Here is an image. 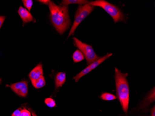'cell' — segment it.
Returning <instances> with one entry per match:
<instances>
[{"label": "cell", "instance_id": "2", "mask_svg": "<svg viewBox=\"0 0 155 116\" xmlns=\"http://www.w3.org/2000/svg\"><path fill=\"white\" fill-rule=\"evenodd\" d=\"M128 75V73L124 74L117 68H115L116 97L126 116H127L130 99L129 86L127 79Z\"/></svg>", "mask_w": 155, "mask_h": 116}, {"label": "cell", "instance_id": "13", "mask_svg": "<svg viewBox=\"0 0 155 116\" xmlns=\"http://www.w3.org/2000/svg\"><path fill=\"white\" fill-rule=\"evenodd\" d=\"M32 85L36 89H40L42 88L46 85L45 78L43 76L40 77L38 79L31 81Z\"/></svg>", "mask_w": 155, "mask_h": 116}, {"label": "cell", "instance_id": "22", "mask_svg": "<svg viewBox=\"0 0 155 116\" xmlns=\"http://www.w3.org/2000/svg\"><path fill=\"white\" fill-rule=\"evenodd\" d=\"M150 116H155V106H153V108L151 109L150 110Z\"/></svg>", "mask_w": 155, "mask_h": 116}, {"label": "cell", "instance_id": "11", "mask_svg": "<svg viewBox=\"0 0 155 116\" xmlns=\"http://www.w3.org/2000/svg\"><path fill=\"white\" fill-rule=\"evenodd\" d=\"M155 100V88H153V90L150 91L148 95L147 96L146 98H144L141 104L139 106L140 109H144L148 106H149V104L153 101Z\"/></svg>", "mask_w": 155, "mask_h": 116}, {"label": "cell", "instance_id": "8", "mask_svg": "<svg viewBox=\"0 0 155 116\" xmlns=\"http://www.w3.org/2000/svg\"><path fill=\"white\" fill-rule=\"evenodd\" d=\"M18 13L23 22V25L28 22H36L30 12L21 6H20L18 9Z\"/></svg>", "mask_w": 155, "mask_h": 116}, {"label": "cell", "instance_id": "21", "mask_svg": "<svg viewBox=\"0 0 155 116\" xmlns=\"http://www.w3.org/2000/svg\"><path fill=\"white\" fill-rule=\"evenodd\" d=\"M51 1H48V0H45V1H43V0H41V1H38L39 2H41V3H43L44 4H46V5H48L49 3H50Z\"/></svg>", "mask_w": 155, "mask_h": 116}, {"label": "cell", "instance_id": "6", "mask_svg": "<svg viewBox=\"0 0 155 116\" xmlns=\"http://www.w3.org/2000/svg\"><path fill=\"white\" fill-rule=\"evenodd\" d=\"M112 54L111 53H107L105 55L100 58V59L91 63L90 64L88 65L85 68L82 70L80 73L77 74L73 78V79H74L76 82H78L79 81L80 78H81L84 76L86 75L87 74L89 73L91 71L94 69L102 63L104 61L109 58L111 56H112Z\"/></svg>", "mask_w": 155, "mask_h": 116}, {"label": "cell", "instance_id": "12", "mask_svg": "<svg viewBox=\"0 0 155 116\" xmlns=\"http://www.w3.org/2000/svg\"><path fill=\"white\" fill-rule=\"evenodd\" d=\"M89 2V1L85 0H64L60 3V6H68V5L71 4H78L79 5H84L87 4Z\"/></svg>", "mask_w": 155, "mask_h": 116}, {"label": "cell", "instance_id": "1", "mask_svg": "<svg viewBox=\"0 0 155 116\" xmlns=\"http://www.w3.org/2000/svg\"><path fill=\"white\" fill-rule=\"evenodd\" d=\"M51 22L56 30L61 35L64 34L71 25L68 6L56 5L50 1L48 5Z\"/></svg>", "mask_w": 155, "mask_h": 116}, {"label": "cell", "instance_id": "18", "mask_svg": "<svg viewBox=\"0 0 155 116\" xmlns=\"http://www.w3.org/2000/svg\"><path fill=\"white\" fill-rule=\"evenodd\" d=\"M21 116H32V114L30 110H28L26 108H21Z\"/></svg>", "mask_w": 155, "mask_h": 116}, {"label": "cell", "instance_id": "3", "mask_svg": "<svg viewBox=\"0 0 155 116\" xmlns=\"http://www.w3.org/2000/svg\"><path fill=\"white\" fill-rule=\"evenodd\" d=\"M89 4L94 7H99L105 10L114 20L115 23L123 21L124 15L117 6L111 4L104 0H97L89 2Z\"/></svg>", "mask_w": 155, "mask_h": 116}, {"label": "cell", "instance_id": "7", "mask_svg": "<svg viewBox=\"0 0 155 116\" xmlns=\"http://www.w3.org/2000/svg\"><path fill=\"white\" fill-rule=\"evenodd\" d=\"M17 95L21 97H26L28 94V81H21L10 85H7Z\"/></svg>", "mask_w": 155, "mask_h": 116}, {"label": "cell", "instance_id": "16", "mask_svg": "<svg viewBox=\"0 0 155 116\" xmlns=\"http://www.w3.org/2000/svg\"><path fill=\"white\" fill-rule=\"evenodd\" d=\"M44 102L48 107H50V108H54L56 106L55 101L53 98H46L44 100Z\"/></svg>", "mask_w": 155, "mask_h": 116}, {"label": "cell", "instance_id": "14", "mask_svg": "<svg viewBox=\"0 0 155 116\" xmlns=\"http://www.w3.org/2000/svg\"><path fill=\"white\" fill-rule=\"evenodd\" d=\"M84 59V57L83 54L79 49L76 50L73 54V59L74 63L80 62L83 61Z\"/></svg>", "mask_w": 155, "mask_h": 116}, {"label": "cell", "instance_id": "23", "mask_svg": "<svg viewBox=\"0 0 155 116\" xmlns=\"http://www.w3.org/2000/svg\"><path fill=\"white\" fill-rule=\"evenodd\" d=\"M29 110H30V111H31V114H32V116H37V115H36V113H35V111L31 110L30 109H29Z\"/></svg>", "mask_w": 155, "mask_h": 116}, {"label": "cell", "instance_id": "24", "mask_svg": "<svg viewBox=\"0 0 155 116\" xmlns=\"http://www.w3.org/2000/svg\"><path fill=\"white\" fill-rule=\"evenodd\" d=\"M1 79L0 78V84H1Z\"/></svg>", "mask_w": 155, "mask_h": 116}, {"label": "cell", "instance_id": "19", "mask_svg": "<svg viewBox=\"0 0 155 116\" xmlns=\"http://www.w3.org/2000/svg\"><path fill=\"white\" fill-rule=\"evenodd\" d=\"M21 108H20L14 111L11 116H21Z\"/></svg>", "mask_w": 155, "mask_h": 116}, {"label": "cell", "instance_id": "17", "mask_svg": "<svg viewBox=\"0 0 155 116\" xmlns=\"http://www.w3.org/2000/svg\"><path fill=\"white\" fill-rule=\"evenodd\" d=\"M22 2L27 10L28 11H30L32 6H33V1L32 0H23Z\"/></svg>", "mask_w": 155, "mask_h": 116}, {"label": "cell", "instance_id": "10", "mask_svg": "<svg viewBox=\"0 0 155 116\" xmlns=\"http://www.w3.org/2000/svg\"><path fill=\"white\" fill-rule=\"evenodd\" d=\"M66 81V74L65 72H59L56 75L54 78L56 89L61 88Z\"/></svg>", "mask_w": 155, "mask_h": 116}, {"label": "cell", "instance_id": "9", "mask_svg": "<svg viewBox=\"0 0 155 116\" xmlns=\"http://www.w3.org/2000/svg\"><path fill=\"white\" fill-rule=\"evenodd\" d=\"M43 75V67L42 65L40 63L35 67L28 75L29 78L32 81H35L42 76Z\"/></svg>", "mask_w": 155, "mask_h": 116}, {"label": "cell", "instance_id": "20", "mask_svg": "<svg viewBox=\"0 0 155 116\" xmlns=\"http://www.w3.org/2000/svg\"><path fill=\"white\" fill-rule=\"evenodd\" d=\"M6 17L5 16H0V29L1 28L2 26L5 21Z\"/></svg>", "mask_w": 155, "mask_h": 116}, {"label": "cell", "instance_id": "4", "mask_svg": "<svg viewBox=\"0 0 155 116\" xmlns=\"http://www.w3.org/2000/svg\"><path fill=\"white\" fill-rule=\"evenodd\" d=\"M95 7L92 6L89 4V2L87 4L84 5H79L75 15L74 21L73 26L71 28V30L68 34V38L70 36L73 35L74 34L75 31L78 26L82 22L83 20L86 19L90 14L94 11Z\"/></svg>", "mask_w": 155, "mask_h": 116}, {"label": "cell", "instance_id": "5", "mask_svg": "<svg viewBox=\"0 0 155 116\" xmlns=\"http://www.w3.org/2000/svg\"><path fill=\"white\" fill-rule=\"evenodd\" d=\"M73 39L74 40L73 43L74 46L79 49V50L81 51L83 54L87 61V66L101 58L96 55L91 45L82 42L76 37H73Z\"/></svg>", "mask_w": 155, "mask_h": 116}, {"label": "cell", "instance_id": "15", "mask_svg": "<svg viewBox=\"0 0 155 116\" xmlns=\"http://www.w3.org/2000/svg\"><path fill=\"white\" fill-rule=\"evenodd\" d=\"M100 98L104 101H110L115 100L117 98L116 97L111 93L108 92H103L100 96Z\"/></svg>", "mask_w": 155, "mask_h": 116}]
</instances>
